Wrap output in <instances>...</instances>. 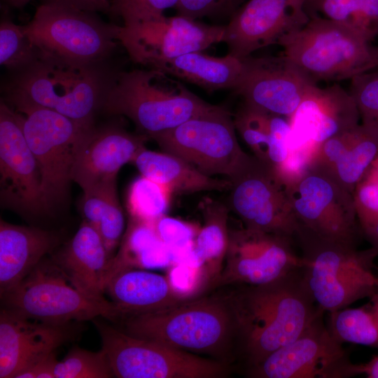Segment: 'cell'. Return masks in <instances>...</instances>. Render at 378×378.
<instances>
[{
	"label": "cell",
	"instance_id": "27",
	"mask_svg": "<svg viewBox=\"0 0 378 378\" xmlns=\"http://www.w3.org/2000/svg\"><path fill=\"white\" fill-rule=\"evenodd\" d=\"M148 68L207 92L234 91L243 71V61L228 53L223 57H214L195 51L155 62Z\"/></svg>",
	"mask_w": 378,
	"mask_h": 378
},
{
	"label": "cell",
	"instance_id": "17",
	"mask_svg": "<svg viewBox=\"0 0 378 378\" xmlns=\"http://www.w3.org/2000/svg\"><path fill=\"white\" fill-rule=\"evenodd\" d=\"M225 25L204 24L178 15H164L130 26H120L118 41L136 63L149 67L155 62L223 43Z\"/></svg>",
	"mask_w": 378,
	"mask_h": 378
},
{
	"label": "cell",
	"instance_id": "46",
	"mask_svg": "<svg viewBox=\"0 0 378 378\" xmlns=\"http://www.w3.org/2000/svg\"><path fill=\"white\" fill-rule=\"evenodd\" d=\"M9 6L14 8H22L25 6L30 0H4Z\"/></svg>",
	"mask_w": 378,
	"mask_h": 378
},
{
	"label": "cell",
	"instance_id": "5",
	"mask_svg": "<svg viewBox=\"0 0 378 378\" xmlns=\"http://www.w3.org/2000/svg\"><path fill=\"white\" fill-rule=\"evenodd\" d=\"M214 106L167 74L148 68L118 71L102 110L127 117L138 133L150 139Z\"/></svg>",
	"mask_w": 378,
	"mask_h": 378
},
{
	"label": "cell",
	"instance_id": "32",
	"mask_svg": "<svg viewBox=\"0 0 378 378\" xmlns=\"http://www.w3.org/2000/svg\"><path fill=\"white\" fill-rule=\"evenodd\" d=\"M308 13H322L326 18L342 22L372 38L378 32V0H306Z\"/></svg>",
	"mask_w": 378,
	"mask_h": 378
},
{
	"label": "cell",
	"instance_id": "22",
	"mask_svg": "<svg viewBox=\"0 0 378 378\" xmlns=\"http://www.w3.org/2000/svg\"><path fill=\"white\" fill-rule=\"evenodd\" d=\"M71 323L31 320L6 308L0 313V378L18 374L39 362L72 335Z\"/></svg>",
	"mask_w": 378,
	"mask_h": 378
},
{
	"label": "cell",
	"instance_id": "18",
	"mask_svg": "<svg viewBox=\"0 0 378 378\" xmlns=\"http://www.w3.org/2000/svg\"><path fill=\"white\" fill-rule=\"evenodd\" d=\"M288 154L312 162L330 138L360 124V115L349 92L338 84L314 85L288 118Z\"/></svg>",
	"mask_w": 378,
	"mask_h": 378
},
{
	"label": "cell",
	"instance_id": "11",
	"mask_svg": "<svg viewBox=\"0 0 378 378\" xmlns=\"http://www.w3.org/2000/svg\"><path fill=\"white\" fill-rule=\"evenodd\" d=\"M18 112L22 115L23 132L40 169L48 213L66 200L78 150L95 126L81 124L42 107Z\"/></svg>",
	"mask_w": 378,
	"mask_h": 378
},
{
	"label": "cell",
	"instance_id": "25",
	"mask_svg": "<svg viewBox=\"0 0 378 378\" xmlns=\"http://www.w3.org/2000/svg\"><path fill=\"white\" fill-rule=\"evenodd\" d=\"M378 154V134L360 123L321 144L311 165L330 174L353 195Z\"/></svg>",
	"mask_w": 378,
	"mask_h": 378
},
{
	"label": "cell",
	"instance_id": "16",
	"mask_svg": "<svg viewBox=\"0 0 378 378\" xmlns=\"http://www.w3.org/2000/svg\"><path fill=\"white\" fill-rule=\"evenodd\" d=\"M0 202L25 216L48 213L38 162L25 139L22 115L0 103Z\"/></svg>",
	"mask_w": 378,
	"mask_h": 378
},
{
	"label": "cell",
	"instance_id": "29",
	"mask_svg": "<svg viewBox=\"0 0 378 378\" xmlns=\"http://www.w3.org/2000/svg\"><path fill=\"white\" fill-rule=\"evenodd\" d=\"M236 130L253 155L275 169L286 160L290 130L288 118L242 104L233 116Z\"/></svg>",
	"mask_w": 378,
	"mask_h": 378
},
{
	"label": "cell",
	"instance_id": "42",
	"mask_svg": "<svg viewBox=\"0 0 378 378\" xmlns=\"http://www.w3.org/2000/svg\"><path fill=\"white\" fill-rule=\"evenodd\" d=\"M41 4H53L70 7L90 12L108 13V0H41Z\"/></svg>",
	"mask_w": 378,
	"mask_h": 378
},
{
	"label": "cell",
	"instance_id": "21",
	"mask_svg": "<svg viewBox=\"0 0 378 378\" xmlns=\"http://www.w3.org/2000/svg\"><path fill=\"white\" fill-rule=\"evenodd\" d=\"M149 138L117 125L94 127L80 145L71 171V180L88 193L116 180L121 167L132 162Z\"/></svg>",
	"mask_w": 378,
	"mask_h": 378
},
{
	"label": "cell",
	"instance_id": "43",
	"mask_svg": "<svg viewBox=\"0 0 378 378\" xmlns=\"http://www.w3.org/2000/svg\"><path fill=\"white\" fill-rule=\"evenodd\" d=\"M355 374L356 376L364 374L368 378H378V355L367 363L355 364Z\"/></svg>",
	"mask_w": 378,
	"mask_h": 378
},
{
	"label": "cell",
	"instance_id": "45",
	"mask_svg": "<svg viewBox=\"0 0 378 378\" xmlns=\"http://www.w3.org/2000/svg\"><path fill=\"white\" fill-rule=\"evenodd\" d=\"M363 177L378 186V154Z\"/></svg>",
	"mask_w": 378,
	"mask_h": 378
},
{
	"label": "cell",
	"instance_id": "10",
	"mask_svg": "<svg viewBox=\"0 0 378 378\" xmlns=\"http://www.w3.org/2000/svg\"><path fill=\"white\" fill-rule=\"evenodd\" d=\"M233 116L215 105L167 131L150 136L163 151L175 155L211 176L232 180L252 155L239 145Z\"/></svg>",
	"mask_w": 378,
	"mask_h": 378
},
{
	"label": "cell",
	"instance_id": "31",
	"mask_svg": "<svg viewBox=\"0 0 378 378\" xmlns=\"http://www.w3.org/2000/svg\"><path fill=\"white\" fill-rule=\"evenodd\" d=\"M327 327L342 344L378 349V290L364 306L329 312Z\"/></svg>",
	"mask_w": 378,
	"mask_h": 378
},
{
	"label": "cell",
	"instance_id": "23",
	"mask_svg": "<svg viewBox=\"0 0 378 378\" xmlns=\"http://www.w3.org/2000/svg\"><path fill=\"white\" fill-rule=\"evenodd\" d=\"M62 241L58 232L14 225L1 218V295L16 286Z\"/></svg>",
	"mask_w": 378,
	"mask_h": 378
},
{
	"label": "cell",
	"instance_id": "28",
	"mask_svg": "<svg viewBox=\"0 0 378 378\" xmlns=\"http://www.w3.org/2000/svg\"><path fill=\"white\" fill-rule=\"evenodd\" d=\"M133 163L141 175L167 187L172 193L191 194L228 191L231 181L202 173L192 164L167 152L144 148Z\"/></svg>",
	"mask_w": 378,
	"mask_h": 378
},
{
	"label": "cell",
	"instance_id": "44",
	"mask_svg": "<svg viewBox=\"0 0 378 378\" xmlns=\"http://www.w3.org/2000/svg\"><path fill=\"white\" fill-rule=\"evenodd\" d=\"M362 232L378 255V223L362 230Z\"/></svg>",
	"mask_w": 378,
	"mask_h": 378
},
{
	"label": "cell",
	"instance_id": "14",
	"mask_svg": "<svg viewBox=\"0 0 378 378\" xmlns=\"http://www.w3.org/2000/svg\"><path fill=\"white\" fill-rule=\"evenodd\" d=\"M321 310L294 341L278 349L258 364L244 370L250 378H346L354 365L342 343L324 324Z\"/></svg>",
	"mask_w": 378,
	"mask_h": 378
},
{
	"label": "cell",
	"instance_id": "39",
	"mask_svg": "<svg viewBox=\"0 0 378 378\" xmlns=\"http://www.w3.org/2000/svg\"><path fill=\"white\" fill-rule=\"evenodd\" d=\"M124 229L123 211L118 200L117 188H115L109 195L97 228L110 260L114 256V252L120 244Z\"/></svg>",
	"mask_w": 378,
	"mask_h": 378
},
{
	"label": "cell",
	"instance_id": "2",
	"mask_svg": "<svg viewBox=\"0 0 378 378\" xmlns=\"http://www.w3.org/2000/svg\"><path fill=\"white\" fill-rule=\"evenodd\" d=\"M126 333L197 355L230 366L236 360L233 313L223 294L188 299L167 308L120 318Z\"/></svg>",
	"mask_w": 378,
	"mask_h": 378
},
{
	"label": "cell",
	"instance_id": "7",
	"mask_svg": "<svg viewBox=\"0 0 378 378\" xmlns=\"http://www.w3.org/2000/svg\"><path fill=\"white\" fill-rule=\"evenodd\" d=\"M24 29L41 57L76 66L106 64L119 41L120 26L97 13L41 4Z\"/></svg>",
	"mask_w": 378,
	"mask_h": 378
},
{
	"label": "cell",
	"instance_id": "47",
	"mask_svg": "<svg viewBox=\"0 0 378 378\" xmlns=\"http://www.w3.org/2000/svg\"><path fill=\"white\" fill-rule=\"evenodd\" d=\"M375 50H376V56H377V61H378V48H375Z\"/></svg>",
	"mask_w": 378,
	"mask_h": 378
},
{
	"label": "cell",
	"instance_id": "24",
	"mask_svg": "<svg viewBox=\"0 0 378 378\" xmlns=\"http://www.w3.org/2000/svg\"><path fill=\"white\" fill-rule=\"evenodd\" d=\"M51 258L80 292L94 299L107 300L104 294L110 260L93 226L83 220L73 237Z\"/></svg>",
	"mask_w": 378,
	"mask_h": 378
},
{
	"label": "cell",
	"instance_id": "40",
	"mask_svg": "<svg viewBox=\"0 0 378 378\" xmlns=\"http://www.w3.org/2000/svg\"><path fill=\"white\" fill-rule=\"evenodd\" d=\"M248 0H179L175 7L178 15L197 20L204 17L230 19Z\"/></svg>",
	"mask_w": 378,
	"mask_h": 378
},
{
	"label": "cell",
	"instance_id": "6",
	"mask_svg": "<svg viewBox=\"0 0 378 378\" xmlns=\"http://www.w3.org/2000/svg\"><path fill=\"white\" fill-rule=\"evenodd\" d=\"M279 43L283 55L314 83L351 79L378 67L372 39L354 27L316 14Z\"/></svg>",
	"mask_w": 378,
	"mask_h": 378
},
{
	"label": "cell",
	"instance_id": "1",
	"mask_svg": "<svg viewBox=\"0 0 378 378\" xmlns=\"http://www.w3.org/2000/svg\"><path fill=\"white\" fill-rule=\"evenodd\" d=\"M230 287L223 295L235 323L236 360L244 370L294 341L321 310L300 269L268 284Z\"/></svg>",
	"mask_w": 378,
	"mask_h": 378
},
{
	"label": "cell",
	"instance_id": "9",
	"mask_svg": "<svg viewBox=\"0 0 378 378\" xmlns=\"http://www.w3.org/2000/svg\"><path fill=\"white\" fill-rule=\"evenodd\" d=\"M97 317L92 320L113 375L118 378H223L229 365L126 333Z\"/></svg>",
	"mask_w": 378,
	"mask_h": 378
},
{
	"label": "cell",
	"instance_id": "33",
	"mask_svg": "<svg viewBox=\"0 0 378 378\" xmlns=\"http://www.w3.org/2000/svg\"><path fill=\"white\" fill-rule=\"evenodd\" d=\"M172 194L167 187L141 175L127 191V207L130 218L155 223L165 215Z\"/></svg>",
	"mask_w": 378,
	"mask_h": 378
},
{
	"label": "cell",
	"instance_id": "35",
	"mask_svg": "<svg viewBox=\"0 0 378 378\" xmlns=\"http://www.w3.org/2000/svg\"><path fill=\"white\" fill-rule=\"evenodd\" d=\"M55 378H110L113 377L109 361L104 351H91L74 346L62 360H57Z\"/></svg>",
	"mask_w": 378,
	"mask_h": 378
},
{
	"label": "cell",
	"instance_id": "36",
	"mask_svg": "<svg viewBox=\"0 0 378 378\" xmlns=\"http://www.w3.org/2000/svg\"><path fill=\"white\" fill-rule=\"evenodd\" d=\"M349 92L358 108L360 123L378 134V67L352 78Z\"/></svg>",
	"mask_w": 378,
	"mask_h": 378
},
{
	"label": "cell",
	"instance_id": "13",
	"mask_svg": "<svg viewBox=\"0 0 378 378\" xmlns=\"http://www.w3.org/2000/svg\"><path fill=\"white\" fill-rule=\"evenodd\" d=\"M230 181L226 204L244 227L294 239L298 223L287 185L275 168L252 155Z\"/></svg>",
	"mask_w": 378,
	"mask_h": 378
},
{
	"label": "cell",
	"instance_id": "34",
	"mask_svg": "<svg viewBox=\"0 0 378 378\" xmlns=\"http://www.w3.org/2000/svg\"><path fill=\"white\" fill-rule=\"evenodd\" d=\"M41 57V53L24 31V26L9 18L0 24V64L13 74L22 71Z\"/></svg>",
	"mask_w": 378,
	"mask_h": 378
},
{
	"label": "cell",
	"instance_id": "15",
	"mask_svg": "<svg viewBox=\"0 0 378 378\" xmlns=\"http://www.w3.org/2000/svg\"><path fill=\"white\" fill-rule=\"evenodd\" d=\"M288 237L244 227L230 229L220 274L211 290L234 285H262L276 281L302 266L300 255Z\"/></svg>",
	"mask_w": 378,
	"mask_h": 378
},
{
	"label": "cell",
	"instance_id": "37",
	"mask_svg": "<svg viewBox=\"0 0 378 378\" xmlns=\"http://www.w3.org/2000/svg\"><path fill=\"white\" fill-rule=\"evenodd\" d=\"M179 0H111L108 14L120 18L125 27L158 18Z\"/></svg>",
	"mask_w": 378,
	"mask_h": 378
},
{
	"label": "cell",
	"instance_id": "41",
	"mask_svg": "<svg viewBox=\"0 0 378 378\" xmlns=\"http://www.w3.org/2000/svg\"><path fill=\"white\" fill-rule=\"evenodd\" d=\"M57 362L55 351L39 362L18 374L15 378H55L54 370Z\"/></svg>",
	"mask_w": 378,
	"mask_h": 378
},
{
	"label": "cell",
	"instance_id": "8",
	"mask_svg": "<svg viewBox=\"0 0 378 378\" xmlns=\"http://www.w3.org/2000/svg\"><path fill=\"white\" fill-rule=\"evenodd\" d=\"M4 308L27 318L55 324L103 317L116 322L113 303L91 298L68 280L51 258H44L16 286L1 295Z\"/></svg>",
	"mask_w": 378,
	"mask_h": 378
},
{
	"label": "cell",
	"instance_id": "20",
	"mask_svg": "<svg viewBox=\"0 0 378 378\" xmlns=\"http://www.w3.org/2000/svg\"><path fill=\"white\" fill-rule=\"evenodd\" d=\"M306 0H248L225 25L223 43L239 59L278 44L309 20Z\"/></svg>",
	"mask_w": 378,
	"mask_h": 378
},
{
	"label": "cell",
	"instance_id": "26",
	"mask_svg": "<svg viewBox=\"0 0 378 378\" xmlns=\"http://www.w3.org/2000/svg\"><path fill=\"white\" fill-rule=\"evenodd\" d=\"M122 318L157 312L186 300L172 286L168 276L131 268L115 274L105 286ZM116 321V322H117Z\"/></svg>",
	"mask_w": 378,
	"mask_h": 378
},
{
	"label": "cell",
	"instance_id": "19",
	"mask_svg": "<svg viewBox=\"0 0 378 378\" xmlns=\"http://www.w3.org/2000/svg\"><path fill=\"white\" fill-rule=\"evenodd\" d=\"M234 92L243 103L267 113L289 118L316 85L283 55L242 59Z\"/></svg>",
	"mask_w": 378,
	"mask_h": 378
},
{
	"label": "cell",
	"instance_id": "30",
	"mask_svg": "<svg viewBox=\"0 0 378 378\" xmlns=\"http://www.w3.org/2000/svg\"><path fill=\"white\" fill-rule=\"evenodd\" d=\"M204 223L194 241L191 258L204 270L208 290L223 267L229 241L228 214L226 203L204 198L200 203Z\"/></svg>",
	"mask_w": 378,
	"mask_h": 378
},
{
	"label": "cell",
	"instance_id": "12",
	"mask_svg": "<svg viewBox=\"0 0 378 378\" xmlns=\"http://www.w3.org/2000/svg\"><path fill=\"white\" fill-rule=\"evenodd\" d=\"M286 185L298 231L356 246L363 232L351 192L313 165Z\"/></svg>",
	"mask_w": 378,
	"mask_h": 378
},
{
	"label": "cell",
	"instance_id": "3",
	"mask_svg": "<svg viewBox=\"0 0 378 378\" xmlns=\"http://www.w3.org/2000/svg\"><path fill=\"white\" fill-rule=\"evenodd\" d=\"M117 73L107 64L76 66L41 57L27 69L13 74L1 99L17 111L42 107L92 126Z\"/></svg>",
	"mask_w": 378,
	"mask_h": 378
},
{
	"label": "cell",
	"instance_id": "4",
	"mask_svg": "<svg viewBox=\"0 0 378 378\" xmlns=\"http://www.w3.org/2000/svg\"><path fill=\"white\" fill-rule=\"evenodd\" d=\"M294 239L301 249L300 272L315 303L324 312L347 307L357 300L370 298L378 290L372 248L323 239L304 231Z\"/></svg>",
	"mask_w": 378,
	"mask_h": 378
},
{
	"label": "cell",
	"instance_id": "38",
	"mask_svg": "<svg viewBox=\"0 0 378 378\" xmlns=\"http://www.w3.org/2000/svg\"><path fill=\"white\" fill-rule=\"evenodd\" d=\"M154 225L160 239L172 253L179 251V260L183 256L182 251L189 253L192 251L199 231L195 225L165 215L158 219Z\"/></svg>",
	"mask_w": 378,
	"mask_h": 378
}]
</instances>
